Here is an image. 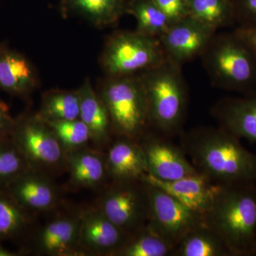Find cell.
I'll list each match as a JSON object with an SVG mask.
<instances>
[{"instance_id": "1", "label": "cell", "mask_w": 256, "mask_h": 256, "mask_svg": "<svg viewBox=\"0 0 256 256\" xmlns=\"http://www.w3.org/2000/svg\"><path fill=\"white\" fill-rule=\"evenodd\" d=\"M180 142L198 172L215 183H256V154L224 128H194L182 133Z\"/></svg>"}, {"instance_id": "2", "label": "cell", "mask_w": 256, "mask_h": 256, "mask_svg": "<svg viewBox=\"0 0 256 256\" xmlns=\"http://www.w3.org/2000/svg\"><path fill=\"white\" fill-rule=\"evenodd\" d=\"M205 223L234 256H254L256 249V183L220 184Z\"/></svg>"}, {"instance_id": "3", "label": "cell", "mask_w": 256, "mask_h": 256, "mask_svg": "<svg viewBox=\"0 0 256 256\" xmlns=\"http://www.w3.org/2000/svg\"><path fill=\"white\" fill-rule=\"evenodd\" d=\"M139 76L146 92L150 126L168 138L181 132L188 92L180 65L166 60Z\"/></svg>"}, {"instance_id": "4", "label": "cell", "mask_w": 256, "mask_h": 256, "mask_svg": "<svg viewBox=\"0 0 256 256\" xmlns=\"http://www.w3.org/2000/svg\"><path fill=\"white\" fill-rule=\"evenodd\" d=\"M201 56L216 86L244 96L256 94V56L235 32L215 34Z\"/></svg>"}, {"instance_id": "5", "label": "cell", "mask_w": 256, "mask_h": 256, "mask_svg": "<svg viewBox=\"0 0 256 256\" xmlns=\"http://www.w3.org/2000/svg\"><path fill=\"white\" fill-rule=\"evenodd\" d=\"M108 111L112 132L140 141L150 126L148 102L139 76L109 77L98 90Z\"/></svg>"}, {"instance_id": "6", "label": "cell", "mask_w": 256, "mask_h": 256, "mask_svg": "<svg viewBox=\"0 0 256 256\" xmlns=\"http://www.w3.org/2000/svg\"><path fill=\"white\" fill-rule=\"evenodd\" d=\"M166 60L159 38L124 32L109 38L101 64L108 76H126L143 73Z\"/></svg>"}, {"instance_id": "7", "label": "cell", "mask_w": 256, "mask_h": 256, "mask_svg": "<svg viewBox=\"0 0 256 256\" xmlns=\"http://www.w3.org/2000/svg\"><path fill=\"white\" fill-rule=\"evenodd\" d=\"M96 206L130 236L149 222V188L144 181H110L102 192Z\"/></svg>"}, {"instance_id": "8", "label": "cell", "mask_w": 256, "mask_h": 256, "mask_svg": "<svg viewBox=\"0 0 256 256\" xmlns=\"http://www.w3.org/2000/svg\"><path fill=\"white\" fill-rule=\"evenodd\" d=\"M12 139L32 169L43 172L66 166V152L37 114L16 118Z\"/></svg>"}, {"instance_id": "9", "label": "cell", "mask_w": 256, "mask_h": 256, "mask_svg": "<svg viewBox=\"0 0 256 256\" xmlns=\"http://www.w3.org/2000/svg\"><path fill=\"white\" fill-rule=\"evenodd\" d=\"M146 184L150 204L148 224L173 246L193 229L206 224L201 214L190 210L161 188Z\"/></svg>"}, {"instance_id": "10", "label": "cell", "mask_w": 256, "mask_h": 256, "mask_svg": "<svg viewBox=\"0 0 256 256\" xmlns=\"http://www.w3.org/2000/svg\"><path fill=\"white\" fill-rule=\"evenodd\" d=\"M168 138L148 133L140 141L146 154L148 174L159 181L172 182L198 173L182 148Z\"/></svg>"}, {"instance_id": "11", "label": "cell", "mask_w": 256, "mask_h": 256, "mask_svg": "<svg viewBox=\"0 0 256 256\" xmlns=\"http://www.w3.org/2000/svg\"><path fill=\"white\" fill-rule=\"evenodd\" d=\"M216 30L188 16L171 24L159 37L166 58L182 64L202 56Z\"/></svg>"}, {"instance_id": "12", "label": "cell", "mask_w": 256, "mask_h": 256, "mask_svg": "<svg viewBox=\"0 0 256 256\" xmlns=\"http://www.w3.org/2000/svg\"><path fill=\"white\" fill-rule=\"evenodd\" d=\"M79 246L84 256H116L131 236L116 225L97 206L78 212Z\"/></svg>"}, {"instance_id": "13", "label": "cell", "mask_w": 256, "mask_h": 256, "mask_svg": "<svg viewBox=\"0 0 256 256\" xmlns=\"http://www.w3.org/2000/svg\"><path fill=\"white\" fill-rule=\"evenodd\" d=\"M79 214L58 216L36 232L32 240V249L41 255L84 256L79 246Z\"/></svg>"}, {"instance_id": "14", "label": "cell", "mask_w": 256, "mask_h": 256, "mask_svg": "<svg viewBox=\"0 0 256 256\" xmlns=\"http://www.w3.org/2000/svg\"><path fill=\"white\" fill-rule=\"evenodd\" d=\"M143 181L159 188L182 204L204 216L212 206L220 184L198 172L172 182H162L146 174Z\"/></svg>"}, {"instance_id": "15", "label": "cell", "mask_w": 256, "mask_h": 256, "mask_svg": "<svg viewBox=\"0 0 256 256\" xmlns=\"http://www.w3.org/2000/svg\"><path fill=\"white\" fill-rule=\"evenodd\" d=\"M5 188L18 204L31 214L52 210L60 201L54 184L42 172L33 169L20 175Z\"/></svg>"}, {"instance_id": "16", "label": "cell", "mask_w": 256, "mask_h": 256, "mask_svg": "<svg viewBox=\"0 0 256 256\" xmlns=\"http://www.w3.org/2000/svg\"><path fill=\"white\" fill-rule=\"evenodd\" d=\"M212 114L220 127L239 139L256 143V94L222 99Z\"/></svg>"}, {"instance_id": "17", "label": "cell", "mask_w": 256, "mask_h": 256, "mask_svg": "<svg viewBox=\"0 0 256 256\" xmlns=\"http://www.w3.org/2000/svg\"><path fill=\"white\" fill-rule=\"evenodd\" d=\"M110 181H143L148 174L146 154L139 141L118 137L106 154Z\"/></svg>"}, {"instance_id": "18", "label": "cell", "mask_w": 256, "mask_h": 256, "mask_svg": "<svg viewBox=\"0 0 256 256\" xmlns=\"http://www.w3.org/2000/svg\"><path fill=\"white\" fill-rule=\"evenodd\" d=\"M38 82L32 62L18 50L0 44V90L24 97L36 88Z\"/></svg>"}, {"instance_id": "19", "label": "cell", "mask_w": 256, "mask_h": 256, "mask_svg": "<svg viewBox=\"0 0 256 256\" xmlns=\"http://www.w3.org/2000/svg\"><path fill=\"white\" fill-rule=\"evenodd\" d=\"M66 166L70 182L78 188H98L110 180L106 154L86 148L67 152Z\"/></svg>"}, {"instance_id": "20", "label": "cell", "mask_w": 256, "mask_h": 256, "mask_svg": "<svg viewBox=\"0 0 256 256\" xmlns=\"http://www.w3.org/2000/svg\"><path fill=\"white\" fill-rule=\"evenodd\" d=\"M80 96V117L92 136V140L98 146L110 142L112 132L110 116L98 92L86 79L78 89Z\"/></svg>"}, {"instance_id": "21", "label": "cell", "mask_w": 256, "mask_h": 256, "mask_svg": "<svg viewBox=\"0 0 256 256\" xmlns=\"http://www.w3.org/2000/svg\"><path fill=\"white\" fill-rule=\"evenodd\" d=\"M172 256H234L223 239L206 224L184 237Z\"/></svg>"}, {"instance_id": "22", "label": "cell", "mask_w": 256, "mask_h": 256, "mask_svg": "<svg viewBox=\"0 0 256 256\" xmlns=\"http://www.w3.org/2000/svg\"><path fill=\"white\" fill-rule=\"evenodd\" d=\"M32 214L0 186V242L23 238L31 228Z\"/></svg>"}, {"instance_id": "23", "label": "cell", "mask_w": 256, "mask_h": 256, "mask_svg": "<svg viewBox=\"0 0 256 256\" xmlns=\"http://www.w3.org/2000/svg\"><path fill=\"white\" fill-rule=\"evenodd\" d=\"M38 117L44 120H72L80 117L78 90H52L42 98Z\"/></svg>"}, {"instance_id": "24", "label": "cell", "mask_w": 256, "mask_h": 256, "mask_svg": "<svg viewBox=\"0 0 256 256\" xmlns=\"http://www.w3.org/2000/svg\"><path fill=\"white\" fill-rule=\"evenodd\" d=\"M174 247L149 224L131 236L116 256H172Z\"/></svg>"}, {"instance_id": "25", "label": "cell", "mask_w": 256, "mask_h": 256, "mask_svg": "<svg viewBox=\"0 0 256 256\" xmlns=\"http://www.w3.org/2000/svg\"><path fill=\"white\" fill-rule=\"evenodd\" d=\"M188 16L217 30L232 24L235 16L223 0H188Z\"/></svg>"}, {"instance_id": "26", "label": "cell", "mask_w": 256, "mask_h": 256, "mask_svg": "<svg viewBox=\"0 0 256 256\" xmlns=\"http://www.w3.org/2000/svg\"><path fill=\"white\" fill-rule=\"evenodd\" d=\"M79 14L98 28L114 24L121 14V0H68Z\"/></svg>"}, {"instance_id": "27", "label": "cell", "mask_w": 256, "mask_h": 256, "mask_svg": "<svg viewBox=\"0 0 256 256\" xmlns=\"http://www.w3.org/2000/svg\"><path fill=\"white\" fill-rule=\"evenodd\" d=\"M131 12L137 21L136 32L146 36L159 38L172 24L168 16L152 0L138 3Z\"/></svg>"}, {"instance_id": "28", "label": "cell", "mask_w": 256, "mask_h": 256, "mask_svg": "<svg viewBox=\"0 0 256 256\" xmlns=\"http://www.w3.org/2000/svg\"><path fill=\"white\" fill-rule=\"evenodd\" d=\"M44 121L54 132L66 152L85 148L88 142L92 140L88 128L80 118L72 120Z\"/></svg>"}, {"instance_id": "29", "label": "cell", "mask_w": 256, "mask_h": 256, "mask_svg": "<svg viewBox=\"0 0 256 256\" xmlns=\"http://www.w3.org/2000/svg\"><path fill=\"white\" fill-rule=\"evenodd\" d=\"M32 169L30 163L12 138L0 143V186H6Z\"/></svg>"}, {"instance_id": "30", "label": "cell", "mask_w": 256, "mask_h": 256, "mask_svg": "<svg viewBox=\"0 0 256 256\" xmlns=\"http://www.w3.org/2000/svg\"><path fill=\"white\" fill-rule=\"evenodd\" d=\"M172 24L188 16V0H152Z\"/></svg>"}, {"instance_id": "31", "label": "cell", "mask_w": 256, "mask_h": 256, "mask_svg": "<svg viewBox=\"0 0 256 256\" xmlns=\"http://www.w3.org/2000/svg\"><path fill=\"white\" fill-rule=\"evenodd\" d=\"M16 119L10 112L9 106L0 100V143L11 139Z\"/></svg>"}, {"instance_id": "32", "label": "cell", "mask_w": 256, "mask_h": 256, "mask_svg": "<svg viewBox=\"0 0 256 256\" xmlns=\"http://www.w3.org/2000/svg\"><path fill=\"white\" fill-rule=\"evenodd\" d=\"M242 8L238 16L239 26H256V0H242Z\"/></svg>"}, {"instance_id": "33", "label": "cell", "mask_w": 256, "mask_h": 256, "mask_svg": "<svg viewBox=\"0 0 256 256\" xmlns=\"http://www.w3.org/2000/svg\"><path fill=\"white\" fill-rule=\"evenodd\" d=\"M237 36L250 48L256 56V26H239L234 31Z\"/></svg>"}, {"instance_id": "34", "label": "cell", "mask_w": 256, "mask_h": 256, "mask_svg": "<svg viewBox=\"0 0 256 256\" xmlns=\"http://www.w3.org/2000/svg\"><path fill=\"white\" fill-rule=\"evenodd\" d=\"M22 252H14L4 247V244L0 242V256H16L20 255Z\"/></svg>"}, {"instance_id": "35", "label": "cell", "mask_w": 256, "mask_h": 256, "mask_svg": "<svg viewBox=\"0 0 256 256\" xmlns=\"http://www.w3.org/2000/svg\"><path fill=\"white\" fill-rule=\"evenodd\" d=\"M254 256H256V249L255 254H254Z\"/></svg>"}]
</instances>
